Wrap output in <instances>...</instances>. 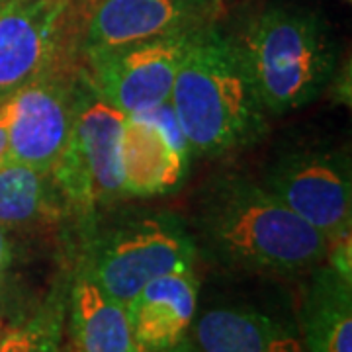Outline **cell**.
<instances>
[{
    "instance_id": "cell-18",
    "label": "cell",
    "mask_w": 352,
    "mask_h": 352,
    "mask_svg": "<svg viewBox=\"0 0 352 352\" xmlns=\"http://www.w3.org/2000/svg\"><path fill=\"white\" fill-rule=\"evenodd\" d=\"M10 263H12V243L8 237V229L0 226V288L4 284Z\"/></svg>"
},
{
    "instance_id": "cell-2",
    "label": "cell",
    "mask_w": 352,
    "mask_h": 352,
    "mask_svg": "<svg viewBox=\"0 0 352 352\" xmlns=\"http://www.w3.org/2000/svg\"><path fill=\"white\" fill-rule=\"evenodd\" d=\"M168 104L194 155H226L249 147L268 127L239 50L217 24L194 32Z\"/></svg>"
},
{
    "instance_id": "cell-14",
    "label": "cell",
    "mask_w": 352,
    "mask_h": 352,
    "mask_svg": "<svg viewBox=\"0 0 352 352\" xmlns=\"http://www.w3.org/2000/svg\"><path fill=\"white\" fill-rule=\"evenodd\" d=\"M298 329L307 352H352V280L331 264L311 268Z\"/></svg>"
},
{
    "instance_id": "cell-13",
    "label": "cell",
    "mask_w": 352,
    "mask_h": 352,
    "mask_svg": "<svg viewBox=\"0 0 352 352\" xmlns=\"http://www.w3.org/2000/svg\"><path fill=\"white\" fill-rule=\"evenodd\" d=\"M192 327L198 352H307L296 325L252 307H212Z\"/></svg>"
},
{
    "instance_id": "cell-19",
    "label": "cell",
    "mask_w": 352,
    "mask_h": 352,
    "mask_svg": "<svg viewBox=\"0 0 352 352\" xmlns=\"http://www.w3.org/2000/svg\"><path fill=\"white\" fill-rule=\"evenodd\" d=\"M8 126H10V102L0 104V161L8 151Z\"/></svg>"
},
{
    "instance_id": "cell-5",
    "label": "cell",
    "mask_w": 352,
    "mask_h": 352,
    "mask_svg": "<svg viewBox=\"0 0 352 352\" xmlns=\"http://www.w3.org/2000/svg\"><path fill=\"white\" fill-rule=\"evenodd\" d=\"M196 243L180 217L168 212L126 217L96 235L85 264L113 300L127 305L151 280L192 270Z\"/></svg>"
},
{
    "instance_id": "cell-17",
    "label": "cell",
    "mask_w": 352,
    "mask_h": 352,
    "mask_svg": "<svg viewBox=\"0 0 352 352\" xmlns=\"http://www.w3.org/2000/svg\"><path fill=\"white\" fill-rule=\"evenodd\" d=\"M61 325V302H51L25 323L8 331L0 339V352H63Z\"/></svg>"
},
{
    "instance_id": "cell-12",
    "label": "cell",
    "mask_w": 352,
    "mask_h": 352,
    "mask_svg": "<svg viewBox=\"0 0 352 352\" xmlns=\"http://www.w3.org/2000/svg\"><path fill=\"white\" fill-rule=\"evenodd\" d=\"M198 288L194 270H178L151 280L126 305L133 340L153 351L184 344L196 319Z\"/></svg>"
},
{
    "instance_id": "cell-3",
    "label": "cell",
    "mask_w": 352,
    "mask_h": 352,
    "mask_svg": "<svg viewBox=\"0 0 352 352\" xmlns=\"http://www.w3.org/2000/svg\"><path fill=\"white\" fill-rule=\"evenodd\" d=\"M264 110L288 113L317 100L337 73L339 47L319 12L274 4L231 36Z\"/></svg>"
},
{
    "instance_id": "cell-9",
    "label": "cell",
    "mask_w": 352,
    "mask_h": 352,
    "mask_svg": "<svg viewBox=\"0 0 352 352\" xmlns=\"http://www.w3.org/2000/svg\"><path fill=\"white\" fill-rule=\"evenodd\" d=\"M76 0H0V104L63 63Z\"/></svg>"
},
{
    "instance_id": "cell-4",
    "label": "cell",
    "mask_w": 352,
    "mask_h": 352,
    "mask_svg": "<svg viewBox=\"0 0 352 352\" xmlns=\"http://www.w3.org/2000/svg\"><path fill=\"white\" fill-rule=\"evenodd\" d=\"M124 124L126 113L104 100L82 71L73 133L50 170L63 210L92 217L96 208L126 198L122 178Z\"/></svg>"
},
{
    "instance_id": "cell-10",
    "label": "cell",
    "mask_w": 352,
    "mask_h": 352,
    "mask_svg": "<svg viewBox=\"0 0 352 352\" xmlns=\"http://www.w3.org/2000/svg\"><path fill=\"white\" fill-rule=\"evenodd\" d=\"M221 0H98L82 28L85 57L215 24Z\"/></svg>"
},
{
    "instance_id": "cell-6",
    "label": "cell",
    "mask_w": 352,
    "mask_h": 352,
    "mask_svg": "<svg viewBox=\"0 0 352 352\" xmlns=\"http://www.w3.org/2000/svg\"><path fill=\"white\" fill-rule=\"evenodd\" d=\"M263 186L329 243L351 235L352 175L344 149L307 145L280 153L266 166Z\"/></svg>"
},
{
    "instance_id": "cell-1",
    "label": "cell",
    "mask_w": 352,
    "mask_h": 352,
    "mask_svg": "<svg viewBox=\"0 0 352 352\" xmlns=\"http://www.w3.org/2000/svg\"><path fill=\"white\" fill-rule=\"evenodd\" d=\"M196 227L217 261L264 274L311 270L327 261L331 245L263 184L239 175L217 178L201 194Z\"/></svg>"
},
{
    "instance_id": "cell-11",
    "label": "cell",
    "mask_w": 352,
    "mask_h": 352,
    "mask_svg": "<svg viewBox=\"0 0 352 352\" xmlns=\"http://www.w3.org/2000/svg\"><path fill=\"white\" fill-rule=\"evenodd\" d=\"M190 149L168 102L126 116L122 178L126 198H153L176 190L188 173Z\"/></svg>"
},
{
    "instance_id": "cell-20",
    "label": "cell",
    "mask_w": 352,
    "mask_h": 352,
    "mask_svg": "<svg viewBox=\"0 0 352 352\" xmlns=\"http://www.w3.org/2000/svg\"><path fill=\"white\" fill-rule=\"evenodd\" d=\"M129 352H186V342L184 344H180V346H176V349H170V351H153V349H145V346H141V344H133V349Z\"/></svg>"
},
{
    "instance_id": "cell-8",
    "label": "cell",
    "mask_w": 352,
    "mask_h": 352,
    "mask_svg": "<svg viewBox=\"0 0 352 352\" xmlns=\"http://www.w3.org/2000/svg\"><path fill=\"white\" fill-rule=\"evenodd\" d=\"M194 32L87 55L85 75L90 87L120 112L126 116L151 112L170 98L178 65Z\"/></svg>"
},
{
    "instance_id": "cell-7",
    "label": "cell",
    "mask_w": 352,
    "mask_h": 352,
    "mask_svg": "<svg viewBox=\"0 0 352 352\" xmlns=\"http://www.w3.org/2000/svg\"><path fill=\"white\" fill-rule=\"evenodd\" d=\"M80 85L82 71L61 63L18 88L8 98L6 159L50 173L73 133Z\"/></svg>"
},
{
    "instance_id": "cell-16",
    "label": "cell",
    "mask_w": 352,
    "mask_h": 352,
    "mask_svg": "<svg viewBox=\"0 0 352 352\" xmlns=\"http://www.w3.org/2000/svg\"><path fill=\"white\" fill-rule=\"evenodd\" d=\"M50 173L18 161H0V226L30 227L61 210Z\"/></svg>"
},
{
    "instance_id": "cell-15",
    "label": "cell",
    "mask_w": 352,
    "mask_h": 352,
    "mask_svg": "<svg viewBox=\"0 0 352 352\" xmlns=\"http://www.w3.org/2000/svg\"><path fill=\"white\" fill-rule=\"evenodd\" d=\"M69 329L73 352H129L135 340L126 305L113 300L82 266L69 296Z\"/></svg>"
}]
</instances>
